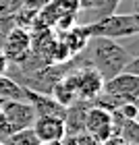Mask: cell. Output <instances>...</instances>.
<instances>
[{"mask_svg": "<svg viewBox=\"0 0 139 145\" xmlns=\"http://www.w3.org/2000/svg\"><path fill=\"white\" fill-rule=\"evenodd\" d=\"M83 54L87 58V64L100 72L104 81L123 72V69L133 58V54L123 44H118L116 39H108V37H89Z\"/></svg>", "mask_w": 139, "mask_h": 145, "instance_id": "1", "label": "cell"}, {"mask_svg": "<svg viewBox=\"0 0 139 145\" xmlns=\"http://www.w3.org/2000/svg\"><path fill=\"white\" fill-rule=\"evenodd\" d=\"M89 37H108V39H121V37H135L139 33V17L137 12H112L96 19L94 23L85 25Z\"/></svg>", "mask_w": 139, "mask_h": 145, "instance_id": "2", "label": "cell"}, {"mask_svg": "<svg viewBox=\"0 0 139 145\" xmlns=\"http://www.w3.org/2000/svg\"><path fill=\"white\" fill-rule=\"evenodd\" d=\"M69 83L75 89L77 100L83 102H94L104 89V79L100 77V72L94 71L91 67H75L67 72Z\"/></svg>", "mask_w": 139, "mask_h": 145, "instance_id": "3", "label": "cell"}, {"mask_svg": "<svg viewBox=\"0 0 139 145\" xmlns=\"http://www.w3.org/2000/svg\"><path fill=\"white\" fill-rule=\"evenodd\" d=\"M2 54L9 64H21L31 56V33L25 27H12L2 39Z\"/></svg>", "mask_w": 139, "mask_h": 145, "instance_id": "4", "label": "cell"}, {"mask_svg": "<svg viewBox=\"0 0 139 145\" xmlns=\"http://www.w3.org/2000/svg\"><path fill=\"white\" fill-rule=\"evenodd\" d=\"M0 110H2V114L6 118V124H9V135L17 133V131H23V129H31V124H33L35 118H37L35 108L27 102L4 100Z\"/></svg>", "mask_w": 139, "mask_h": 145, "instance_id": "5", "label": "cell"}, {"mask_svg": "<svg viewBox=\"0 0 139 145\" xmlns=\"http://www.w3.org/2000/svg\"><path fill=\"white\" fill-rule=\"evenodd\" d=\"M104 93L114 95L121 104L139 100V75H129V72H118L116 77L104 81Z\"/></svg>", "mask_w": 139, "mask_h": 145, "instance_id": "6", "label": "cell"}, {"mask_svg": "<svg viewBox=\"0 0 139 145\" xmlns=\"http://www.w3.org/2000/svg\"><path fill=\"white\" fill-rule=\"evenodd\" d=\"M85 133L102 143L112 139V112L89 106L87 116H85Z\"/></svg>", "mask_w": 139, "mask_h": 145, "instance_id": "7", "label": "cell"}, {"mask_svg": "<svg viewBox=\"0 0 139 145\" xmlns=\"http://www.w3.org/2000/svg\"><path fill=\"white\" fill-rule=\"evenodd\" d=\"M31 131L33 135L37 137L39 143H46V141H64V122L62 118L58 116H37L35 122L31 124Z\"/></svg>", "mask_w": 139, "mask_h": 145, "instance_id": "8", "label": "cell"}, {"mask_svg": "<svg viewBox=\"0 0 139 145\" xmlns=\"http://www.w3.org/2000/svg\"><path fill=\"white\" fill-rule=\"evenodd\" d=\"M89 106H91V102H83V100H75L71 106H67L64 116H62L67 137L85 133V116H87Z\"/></svg>", "mask_w": 139, "mask_h": 145, "instance_id": "9", "label": "cell"}, {"mask_svg": "<svg viewBox=\"0 0 139 145\" xmlns=\"http://www.w3.org/2000/svg\"><path fill=\"white\" fill-rule=\"evenodd\" d=\"M27 104H31L35 108L37 116H58V118H62L64 110H67L58 102H54L50 95L37 93V91H31V89H27Z\"/></svg>", "mask_w": 139, "mask_h": 145, "instance_id": "10", "label": "cell"}, {"mask_svg": "<svg viewBox=\"0 0 139 145\" xmlns=\"http://www.w3.org/2000/svg\"><path fill=\"white\" fill-rule=\"evenodd\" d=\"M58 37H60L64 42V46L69 48L71 56L81 54V52L85 50V46H87V42H89V35H87V31H85V25H73L71 29L58 33Z\"/></svg>", "mask_w": 139, "mask_h": 145, "instance_id": "11", "label": "cell"}, {"mask_svg": "<svg viewBox=\"0 0 139 145\" xmlns=\"http://www.w3.org/2000/svg\"><path fill=\"white\" fill-rule=\"evenodd\" d=\"M0 97L2 100H17V102H27V87H23L19 81L12 77L0 75Z\"/></svg>", "mask_w": 139, "mask_h": 145, "instance_id": "12", "label": "cell"}, {"mask_svg": "<svg viewBox=\"0 0 139 145\" xmlns=\"http://www.w3.org/2000/svg\"><path fill=\"white\" fill-rule=\"evenodd\" d=\"M50 97L54 102H58L60 106H71L73 102L77 100V95H75V89H73V85L69 83V79L67 75H64L62 79H58V81L52 85V91H50Z\"/></svg>", "mask_w": 139, "mask_h": 145, "instance_id": "13", "label": "cell"}, {"mask_svg": "<svg viewBox=\"0 0 139 145\" xmlns=\"http://www.w3.org/2000/svg\"><path fill=\"white\" fill-rule=\"evenodd\" d=\"M0 141L4 145H37L39 143L31 129H23V131H17V133H10V135L2 137Z\"/></svg>", "mask_w": 139, "mask_h": 145, "instance_id": "14", "label": "cell"}, {"mask_svg": "<svg viewBox=\"0 0 139 145\" xmlns=\"http://www.w3.org/2000/svg\"><path fill=\"white\" fill-rule=\"evenodd\" d=\"M116 137L121 141L129 143V145H137V141H139V124H137V120H125L123 118V124H121V129H118Z\"/></svg>", "mask_w": 139, "mask_h": 145, "instance_id": "15", "label": "cell"}, {"mask_svg": "<svg viewBox=\"0 0 139 145\" xmlns=\"http://www.w3.org/2000/svg\"><path fill=\"white\" fill-rule=\"evenodd\" d=\"M62 145H104V143L94 139L87 133H79V135H73V137H64Z\"/></svg>", "mask_w": 139, "mask_h": 145, "instance_id": "16", "label": "cell"}, {"mask_svg": "<svg viewBox=\"0 0 139 145\" xmlns=\"http://www.w3.org/2000/svg\"><path fill=\"white\" fill-rule=\"evenodd\" d=\"M116 114L125 118V120H137V116H139V106L135 102H127V104H123V106H118L116 110Z\"/></svg>", "mask_w": 139, "mask_h": 145, "instance_id": "17", "label": "cell"}, {"mask_svg": "<svg viewBox=\"0 0 139 145\" xmlns=\"http://www.w3.org/2000/svg\"><path fill=\"white\" fill-rule=\"evenodd\" d=\"M50 0H21V10H29V12H37L44 8V6H48Z\"/></svg>", "mask_w": 139, "mask_h": 145, "instance_id": "18", "label": "cell"}, {"mask_svg": "<svg viewBox=\"0 0 139 145\" xmlns=\"http://www.w3.org/2000/svg\"><path fill=\"white\" fill-rule=\"evenodd\" d=\"M81 4V10H96L98 12V19H100V10L104 6V0H79ZM94 23V21H91Z\"/></svg>", "mask_w": 139, "mask_h": 145, "instance_id": "19", "label": "cell"}, {"mask_svg": "<svg viewBox=\"0 0 139 145\" xmlns=\"http://www.w3.org/2000/svg\"><path fill=\"white\" fill-rule=\"evenodd\" d=\"M121 4V0H104V6L100 10V17H106V15H112L116 12V6Z\"/></svg>", "mask_w": 139, "mask_h": 145, "instance_id": "20", "label": "cell"}, {"mask_svg": "<svg viewBox=\"0 0 139 145\" xmlns=\"http://www.w3.org/2000/svg\"><path fill=\"white\" fill-rule=\"evenodd\" d=\"M6 135H9V124H6V118L2 114V110H0V139L6 137Z\"/></svg>", "mask_w": 139, "mask_h": 145, "instance_id": "21", "label": "cell"}, {"mask_svg": "<svg viewBox=\"0 0 139 145\" xmlns=\"http://www.w3.org/2000/svg\"><path fill=\"white\" fill-rule=\"evenodd\" d=\"M9 69H10V64H9V60H6V56L2 54V50H0V75H6Z\"/></svg>", "mask_w": 139, "mask_h": 145, "instance_id": "22", "label": "cell"}, {"mask_svg": "<svg viewBox=\"0 0 139 145\" xmlns=\"http://www.w3.org/2000/svg\"><path fill=\"white\" fill-rule=\"evenodd\" d=\"M104 145H129V143H125V141H121L118 137H112V139H108Z\"/></svg>", "mask_w": 139, "mask_h": 145, "instance_id": "23", "label": "cell"}, {"mask_svg": "<svg viewBox=\"0 0 139 145\" xmlns=\"http://www.w3.org/2000/svg\"><path fill=\"white\" fill-rule=\"evenodd\" d=\"M37 145H62V141H46V143H37Z\"/></svg>", "mask_w": 139, "mask_h": 145, "instance_id": "24", "label": "cell"}, {"mask_svg": "<svg viewBox=\"0 0 139 145\" xmlns=\"http://www.w3.org/2000/svg\"><path fill=\"white\" fill-rule=\"evenodd\" d=\"M0 145H4V143H2V141H0Z\"/></svg>", "mask_w": 139, "mask_h": 145, "instance_id": "25", "label": "cell"}]
</instances>
